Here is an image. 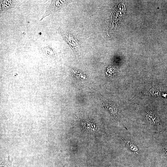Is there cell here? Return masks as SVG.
<instances>
[{
    "mask_svg": "<svg viewBox=\"0 0 167 167\" xmlns=\"http://www.w3.org/2000/svg\"><path fill=\"white\" fill-rule=\"evenodd\" d=\"M66 1L50 0L48 2L46 10L40 21L42 20L45 18L56 12L66 5Z\"/></svg>",
    "mask_w": 167,
    "mask_h": 167,
    "instance_id": "1",
    "label": "cell"
},
{
    "mask_svg": "<svg viewBox=\"0 0 167 167\" xmlns=\"http://www.w3.org/2000/svg\"><path fill=\"white\" fill-rule=\"evenodd\" d=\"M26 1L6 0H0V12H4L9 9L20 6Z\"/></svg>",
    "mask_w": 167,
    "mask_h": 167,
    "instance_id": "2",
    "label": "cell"
},
{
    "mask_svg": "<svg viewBox=\"0 0 167 167\" xmlns=\"http://www.w3.org/2000/svg\"><path fill=\"white\" fill-rule=\"evenodd\" d=\"M42 51L48 57H54L55 55L54 52L52 48L49 46L43 47Z\"/></svg>",
    "mask_w": 167,
    "mask_h": 167,
    "instance_id": "3",
    "label": "cell"
},
{
    "mask_svg": "<svg viewBox=\"0 0 167 167\" xmlns=\"http://www.w3.org/2000/svg\"><path fill=\"white\" fill-rule=\"evenodd\" d=\"M1 167H11V163L9 158L7 161L1 163Z\"/></svg>",
    "mask_w": 167,
    "mask_h": 167,
    "instance_id": "4",
    "label": "cell"
}]
</instances>
